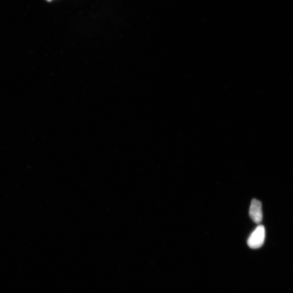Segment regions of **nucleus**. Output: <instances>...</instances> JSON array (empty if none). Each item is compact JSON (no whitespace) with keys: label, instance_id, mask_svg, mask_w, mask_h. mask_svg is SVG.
Returning a JSON list of instances; mask_svg holds the SVG:
<instances>
[{"label":"nucleus","instance_id":"obj_2","mask_svg":"<svg viewBox=\"0 0 293 293\" xmlns=\"http://www.w3.org/2000/svg\"><path fill=\"white\" fill-rule=\"evenodd\" d=\"M249 215L254 223L256 224L261 223L263 214L261 201L256 199L252 200L250 207Z\"/></svg>","mask_w":293,"mask_h":293},{"label":"nucleus","instance_id":"obj_3","mask_svg":"<svg viewBox=\"0 0 293 293\" xmlns=\"http://www.w3.org/2000/svg\"><path fill=\"white\" fill-rule=\"evenodd\" d=\"M47 1H51V0H47Z\"/></svg>","mask_w":293,"mask_h":293},{"label":"nucleus","instance_id":"obj_1","mask_svg":"<svg viewBox=\"0 0 293 293\" xmlns=\"http://www.w3.org/2000/svg\"><path fill=\"white\" fill-rule=\"evenodd\" d=\"M266 231L263 225H258L250 235L248 240V244L252 249L261 247L265 239Z\"/></svg>","mask_w":293,"mask_h":293}]
</instances>
